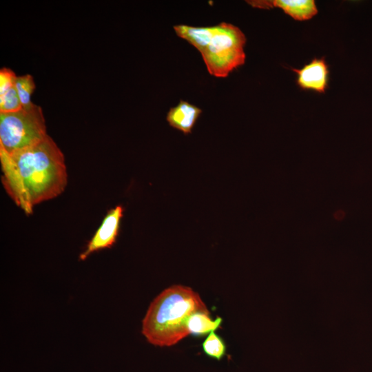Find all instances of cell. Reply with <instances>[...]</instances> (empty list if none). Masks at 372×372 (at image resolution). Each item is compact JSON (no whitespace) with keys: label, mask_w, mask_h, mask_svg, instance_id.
I'll use <instances>...</instances> for the list:
<instances>
[{"label":"cell","mask_w":372,"mask_h":372,"mask_svg":"<svg viewBox=\"0 0 372 372\" xmlns=\"http://www.w3.org/2000/svg\"><path fill=\"white\" fill-rule=\"evenodd\" d=\"M123 215V208L117 205L110 209L103 220L85 250L79 256V260H85L92 253L111 247L118 235L121 220Z\"/></svg>","instance_id":"cell-5"},{"label":"cell","mask_w":372,"mask_h":372,"mask_svg":"<svg viewBox=\"0 0 372 372\" xmlns=\"http://www.w3.org/2000/svg\"><path fill=\"white\" fill-rule=\"evenodd\" d=\"M199 311L209 312L197 292L172 285L151 302L142 321V334L154 346H173L190 334L189 320Z\"/></svg>","instance_id":"cell-2"},{"label":"cell","mask_w":372,"mask_h":372,"mask_svg":"<svg viewBox=\"0 0 372 372\" xmlns=\"http://www.w3.org/2000/svg\"><path fill=\"white\" fill-rule=\"evenodd\" d=\"M246 2L256 8H280L296 21L309 20L318 13L314 0H251Z\"/></svg>","instance_id":"cell-7"},{"label":"cell","mask_w":372,"mask_h":372,"mask_svg":"<svg viewBox=\"0 0 372 372\" xmlns=\"http://www.w3.org/2000/svg\"><path fill=\"white\" fill-rule=\"evenodd\" d=\"M223 320L217 317L212 320L209 312H196L189 320L188 328L190 334L196 336L205 335L216 330L220 325Z\"/></svg>","instance_id":"cell-9"},{"label":"cell","mask_w":372,"mask_h":372,"mask_svg":"<svg viewBox=\"0 0 372 372\" xmlns=\"http://www.w3.org/2000/svg\"><path fill=\"white\" fill-rule=\"evenodd\" d=\"M201 113L202 110L199 107L181 100L176 106L169 110L166 119L170 126L188 134L192 133Z\"/></svg>","instance_id":"cell-8"},{"label":"cell","mask_w":372,"mask_h":372,"mask_svg":"<svg viewBox=\"0 0 372 372\" xmlns=\"http://www.w3.org/2000/svg\"><path fill=\"white\" fill-rule=\"evenodd\" d=\"M15 87L19 96L23 108L31 106V94L35 89L34 79L30 74L17 76Z\"/></svg>","instance_id":"cell-11"},{"label":"cell","mask_w":372,"mask_h":372,"mask_svg":"<svg viewBox=\"0 0 372 372\" xmlns=\"http://www.w3.org/2000/svg\"><path fill=\"white\" fill-rule=\"evenodd\" d=\"M296 74V83L303 90L324 93L328 87L329 66L324 57L314 58L300 69L292 68Z\"/></svg>","instance_id":"cell-6"},{"label":"cell","mask_w":372,"mask_h":372,"mask_svg":"<svg viewBox=\"0 0 372 372\" xmlns=\"http://www.w3.org/2000/svg\"><path fill=\"white\" fill-rule=\"evenodd\" d=\"M23 108L15 85L0 94V113H9Z\"/></svg>","instance_id":"cell-12"},{"label":"cell","mask_w":372,"mask_h":372,"mask_svg":"<svg viewBox=\"0 0 372 372\" xmlns=\"http://www.w3.org/2000/svg\"><path fill=\"white\" fill-rule=\"evenodd\" d=\"M0 157L4 187L25 213L30 214L35 205L64 191L67 184L64 156L48 135L10 155L0 151Z\"/></svg>","instance_id":"cell-1"},{"label":"cell","mask_w":372,"mask_h":372,"mask_svg":"<svg viewBox=\"0 0 372 372\" xmlns=\"http://www.w3.org/2000/svg\"><path fill=\"white\" fill-rule=\"evenodd\" d=\"M174 29L178 37L200 52L212 76L226 77L245 63L244 46L247 39L237 26L223 22L209 27L176 25Z\"/></svg>","instance_id":"cell-3"},{"label":"cell","mask_w":372,"mask_h":372,"mask_svg":"<svg viewBox=\"0 0 372 372\" xmlns=\"http://www.w3.org/2000/svg\"><path fill=\"white\" fill-rule=\"evenodd\" d=\"M17 76L14 72L6 68L0 70V94L3 93L14 85Z\"/></svg>","instance_id":"cell-13"},{"label":"cell","mask_w":372,"mask_h":372,"mask_svg":"<svg viewBox=\"0 0 372 372\" xmlns=\"http://www.w3.org/2000/svg\"><path fill=\"white\" fill-rule=\"evenodd\" d=\"M203 350L208 357L220 361L226 353L224 340L214 331L209 333L203 343Z\"/></svg>","instance_id":"cell-10"},{"label":"cell","mask_w":372,"mask_h":372,"mask_svg":"<svg viewBox=\"0 0 372 372\" xmlns=\"http://www.w3.org/2000/svg\"><path fill=\"white\" fill-rule=\"evenodd\" d=\"M42 108L31 106L0 113V151L6 154L30 147L47 136Z\"/></svg>","instance_id":"cell-4"}]
</instances>
